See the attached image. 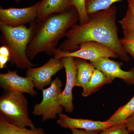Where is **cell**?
Masks as SVG:
<instances>
[{"instance_id": "cell-3", "label": "cell", "mask_w": 134, "mask_h": 134, "mask_svg": "<svg viewBox=\"0 0 134 134\" xmlns=\"http://www.w3.org/2000/svg\"><path fill=\"white\" fill-rule=\"evenodd\" d=\"M34 21L29 28L25 25L12 27L0 24L2 45L7 47L10 53L9 62L12 66L23 69L35 66L29 59L26 53L27 47L31 39Z\"/></svg>"}, {"instance_id": "cell-15", "label": "cell", "mask_w": 134, "mask_h": 134, "mask_svg": "<svg viewBox=\"0 0 134 134\" xmlns=\"http://www.w3.org/2000/svg\"><path fill=\"white\" fill-rule=\"evenodd\" d=\"M112 81L101 71L96 69L90 81L83 88L82 96H88L98 91L104 85L111 83Z\"/></svg>"}, {"instance_id": "cell-12", "label": "cell", "mask_w": 134, "mask_h": 134, "mask_svg": "<svg viewBox=\"0 0 134 134\" xmlns=\"http://www.w3.org/2000/svg\"><path fill=\"white\" fill-rule=\"evenodd\" d=\"M59 115V119L57 123L63 128L70 130L81 129L100 133L104 130L116 125L109 122L107 120L100 121L72 118L62 113Z\"/></svg>"}, {"instance_id": "cell-7", "label": "cell", "mask_w": 134, "mask_h": 134, "mask_svg": "<svg viewBox=\"0 0 134 134\" xmlns=\"http://www.w3.org/2000/svg\"><path fill=\"white\" fill-rule=\"evenodd\" d=\"M40 2L27 7H10L3 8L0 7V24L12 27L31 24L37 19Z\"/></svg>"}, {"instance_id": "cell-19", "label": "cell", "mask_w": 134, "mask_h": 134, "mask_svg": "<svg viewBox=\"0 0 134 134\" xmlns=\"http://www.w3.org/2000/svg\"><path fill=\"white\" fill-rule=\"evenodd\" d=\"M122 0H86V8L89 16L109 8L114 3Z\"/></svg>"}, {"instance_id": "cell-13", "label": "cell", "mask_w": 134, "mask_h": 134, "mask_svg": "<svg viewBox=\"0 0 134 134\" xmlns=\"http://www.w3.org/2000/svg\"><path fill=\"white\" fill-rule=\"evenodd\" d=\"M72 7L69 0H41L38 8L37 21L40 22L53 14L68 11Z\"/></svg>"}, {"instance_id": "cell-6", "label": "cell", "mask_w": 134, "mask_h": 134, "mask_svg": "<svg viewBox=\"0 0 134 134\" xmlns=\"http://www.w3.org/2000/svg\"><path fill=\"white\" fill-rule=\"evenodd\" d=\"M66 57L80 58L90 62L103 58H119L116 53L104 45L93 41H87L80 44L77 50L72 52H65L58 48L54 57L57 59Z\"/></svg>"}, {"instance_id": "cell-10", "label": "cell", "mask_w": 134, "mask_h": 134, "mask_svg": "<svg viewBox=\"0 0 134 134\" xmlns=\"http://www.w3.org/2000/svg\"><path fill=\"white\" fill-rule=\"evenodd\" d=\"M65 70L66 76V85L60 96V104L65 111L71 113L74 110L73 90L75 86L77 69L75 58L66 57L60 59Z\"/></svg>"}, {"instance_id": "cell-11", "label": "cell", "mask_w": 134, "mask_h": 134, "mask_svg": "<svg viewBox=\"0 0 134 134\" xmlns=\"http://www.w3.org/2000/svg\"><path fill=\"white\" fill-rule=\"evenodd\" d=\"M90 62L113 81L115 78H119L127 85L134 84V67L129 71H124L121 68L123 65L122 62L115 61L110 58H101Z\"/></svg>"}, {"instance_id": "cell-1", "label": "cell", "mask_w": 134, "mask_h": 134, "mask_svg": "<svg viewBox=\"0 0 134 134\" xmlns=\"http://www.w3.org/2000/svg\"><path fill=\"white\" fill-rule=\"evenodd\" d=\"M117 9L112 5L107 9L89 16L90 20L83 25L75 24L67 31L66 39L59 48L65 52L77 50L80 44L93 41L104 45L112 49L119 58L129 61L130 58L120 42L116 24Z\"/></svg>"}, {"instance_id": "cell-4", "label": "cell", "mask_w": 134, "mask_h": 134, "mask_svg": "<svg viewBox=\"0 0 134 134\" xmlns=\"http://www.w3.org/2000/svg\"><path fill=\"white\" fill-rule=\"evenodd\" d=\"M28 102L23 93L7 91L0 97V114L7 122L19 127H35L29 117Z\"/></svg>"}, {"instance_id": "cell-18", "label": "cell", "mask_w": 134, "mask_h": 134, "mask_svg": "<svg viewBox=\"0 0 134 134\" xmlns=\"http://www.w3.org/2000/svg\"><path fill=\"white\" fill-rule=\"evenodd\" d=\"M118 22L122 26L124 37L134 38V8L128 4L125 16Z\"/></svg>"}, {"instance_id": "cell-14", "label": "cell", "mask_w": 134, "mask_h": 134, "mask_svg": "<svg viewBox=\"0 0 134 134\" xmlns=\"http://www.w3.org/2000/svg\"><path fill=\"white\" fill-rule=\"evenodd\" d=\"M75 60L77 69L75 86L83 88L90 81L96 68L86 60L76 58Z\"/></svg>"}, {"instance_id": "cell-27", "label": "cell", "mask_w": 134, "mask_h": 134, "mask_svg": "<svg viewBox=\"0 0 134 134\" xmlns=\"http://www.w3.org/2000/svg\"><path fill=\"white\" fill-rule=\"evenodd\" d=\"M14 1H15L17 3L20 2V1H21V0H14Z\"/></svg>"}, {"instance_id": "cell-20", "label": "cell", "mask_w": 134, "mask_h": 134, "mask_svg": "<svg viewBox=\"0 0 134 134\" xmlns=\"http://www.w3.org/2000/svg\"><path fill=\"white\" fill-rule=\"evenodd\" d=\"M86 0H69V4L71 7L75 8L78 12L80 25L87 23L90 20V16L86 11Z\"/></svg>"}, {"instance_id": "cell-2", "label": "cell", "mask_w": 134, "mask_h": 134, "mask_svg": "<svg viewBox=\"0 0 134 134\" xmlns=\"http://www.w3.org/2000/svg\"><path fill=\"white\" fill-rule=\"evenodd\" d=\"M78 21L79 15L74 7L66 12L50 15L40 22L36 19L26 50L29 59H33L40 53L54 56L59 41Z\"/></svg>"}, {"instance_id": "cell-22", "label": "cell", "mask_w": 134, "mask_h": 134, "mask_svg": "<svg viewBox=\"0 0 134 134\" xmlns=\"http://www.w3.org/2000/svg\"><path fill=\"white\" fill-rule=\"evenodd\" d=\"M10 53L7 47L2 45L0 47V68H5L10 59Z\"/></svg>"}, {"instance_id": "cell-9", "label": "cell", "mask_w": 134, "mask_h": 134, "mask_svg": "<svg viewBox=\"0 0 134 134\" xmlns=\"http://www.w3.org/2000/svg\"><path fill=\"white\" fill-rule=\"evenodd\" d=\"M0 86L6 91L26 93L33 97L37 95L31 79L19 75L16 70L0 74Z\"/></svg>"}, {"instance_id": "cell-5", "label": "cell", "mask_w": 134, "mask_h": 134, "mask_svg": "<svg viewBox=\"0 0 134 134\" xmlns=\"http://www.w3.org/2000/svg\"><path fill=\"white\" fill-rule=\"evenodd\" d=\"M63 83L59 77L53 80L50 86L42 91L43 99L41 103L34 105L32 114L41 116L42 122L57 119L63 108L60 103L59 97L62 91Z\"/></svg>"}, {"instance_id": "cell-24", "label": "cell", "mask_w": 134, "mask_h": 134, "mask_svg": "<svg viewBox=\"0 0 134 134\" xmlns=\"http://www.w3.org/2000/svg\"><path fill=\"white\" fill-rule=\"evenodd\" d=\"M125 125L130 133L134 134V114L127 119Z\"/></svg>"}, {"instance_id": "cell-17", "label": "cell", "mask_w": 134, "mask_h": 134, "mask_svg": "<svg viewBox=\"0 0 134 134\" xmlns=\"http://www.w3.org/2000/svg\"><path fill=\"white\" fill-rule=\"evenodd\" d=\"M134 114V96L126 104L122 106L107 120L113 124L125 123L127 119Z\"/></svg>"}, {"instance_id": "cell-26", "label": "cell", "mask_w": 134, "mask_h": 134, "mask_svg": "<svg viewBox=\"0 0 134 134\" xmlns=\"http://www.w3.org/2000/svg\"><path fill=\"white\" fill-rule=\"evenodd\" d=\"M128 4L132 6L134 8V0H127Z\"/></svg>"}, {"instance_id": "cell-23", "label": "cell", "mask_w": 134, "mask_h": 134, "mask_svg": "<svg viewBox=\"0 0 134 134\" xmlns=\"http://www.w3.org/2000/svg\"><path fill=\"white\" fill-rule=\"evenodd\" d=\"M120 40L127 52L134 59V38L124 37Z\"/></svg>"}, {"instance_id": "cell-16", "label": "cell", "mask_w": 134, "mask_h": 134, "mask_svg": "<svg viewBox=\"0 0 134 134\" xmlns=\"http://www.w3.org/2000/svg\"><path fill=\"white\" fill-rule=\"evenodd\" d=\"M0 134H46L41 127H19L10 124L0 116Z\"/></svg>"}, {"instance_id": "cell-21", "label": "cell", "mask_w": 134, "mask_h": 134, "mask_svg": "<svg viewBox=\"0 0 134 134\" xmlns=\"http://www.w3.org/2000/svg\"><path fill=\"white\" fill-rule=\"evenodd\" d=\"M125 123L113 126L104 130L99 134H129Z\"/></svg>"}, {"instance_id": "cell-8", "label": "cell", "mask_w": 134, "mask_h": 134, "mask_svg": "<svg viewBox=\"0 0 134 134\" xmlns=\"http://www.w3.org/2000/svg\"><path fill=\"white\" fill-rule=\"evenodd\" d=\"M63 68L61 59L54 57L41 66L27 69L26 77L31 79L35 88L42 90L51 85L53 76Z\"/></svg>"}, {"instance_id": "cell-25", "label": "cell", "mask_w": 134, "mask_h": 134, "mask_svg": "<svg viewBox=\"0 0 134 134\" xmlns=\"http://www.w3.org/2000/svg\"><path fill=\"white\" fill-rule=\"evenodd\" d=\"M71 130L72 134H99V133L98 132L81 129H72Z\"/></svg>"}]
</instances>
